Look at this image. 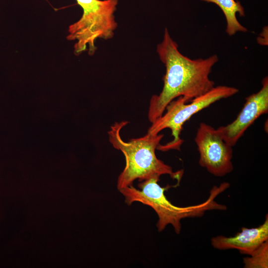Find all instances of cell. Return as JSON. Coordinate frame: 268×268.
<instances>
[{
    "label": "cell",
    "mask_w": 268,
    "mask_h": 268,
    "mask_svg": "<svg viewBox=\"0 0 268 268\" xmlns=\"http://www.w3.org/2000/svg\"><path fill=\"white\" fill-rule=\"evenodd\" d=\"M156 51L166 71L162 91L158 95H153L149 101L148 119L151 123L162 116L168 104L176 98L183 96L190 102L214 87L215 83L209 75L219 60L217 55L195 60L185 56L179 51L178 44L167 28Z\"/></svg>",
    "instance_id": "obj_1"
},
{
    "label": "cell",
    "mask_w": 268,
    "mask_h": 268,
    "mask_svg": "<svg viewBox=\"0 0 268 268\" xmlns=\"http://www.w3.org/2000/svg\"><path fill=\"white\" fill-rule=\"evenodd\" d=\"M128 123L126 121L115 122L108 132L110 142L115 148L121 151L125 158V166L117 180L118 190L133 185L136 179L141 182L162 175H169L180 182L182 171L173 172L170 166L156 156L155 150L164 135L146 134L142 137L125 141L120 132Z\"/></svg>",
    "instance_id": "obj_2"
},
{
    "label": "cell",
    "mask_w": 268,
    "mask_h": 268,
    "mask_svg": "<svg viewBox=\"0 0 268 268\" xmlns=\"http://www.w3.org/2000/svg\"><path fill=\"white\" fill-rule=\"evenodd\" d=\"M159 178L153 177L139 182L138 185L139 190L132 185L119 190L125 197V201L128 205L139 202L154 209L158 217L156 226L159 232L163 231L167 225L171 224L175 232L179 234L182 219L201 217L207 210H225L227 209L226 205L217 203L215 199L229 187L228 183L224 182L218 187L214 186L205 201L194 205L181 207L173 205L167 199L164 192L172 186L167 185L161 187L158 183Z\"/></svg>",
    "instance_id": "obj_3"
},
{
    "label": "cell",
    "mask_w": 268,
    "mask_h": 268,
    "mask_svg": "<svg viewBox=\"0 0 268 268\" xmlns=\"http://www.w3.org/2000/svg\"><path fill=\"white\" fill-rule=\"evenodd\" d=\"M83 9L81 17L69 25V40H75L74 53L79 55L88 50L93 55L97 49L95 43L98 38H112L118 24L114 13L118 0H76Z\"/></svg>",
    "instance_id": "obj_4"
},
{
    "label": "cell",
    "mask_w": 268,
    "mask_h": 268,
    "mask_svg": "<svg viewBox=\"0 0 268 268\" xmlns=\"http://www.w3.org/2000/svg\"><path fill=\"white\" fill-rule=\"evenodd\" d=\"M238 92L237 88L219 85L213 87L190 102H187L183 96H180L168 104L165 110L166 112L151 123L147 134L156 135L165 129H170L173 140L165 145L159 144L157 149L162 151L173 149L180 150L183 142L180 134L184 124L202 109L218 100L231 97Z\"/></svg>",
    "instance_id": "obj_5"
},
{
    "label": "cell",
    "mask_w": 268,
    "mask_h": 268,
    "mask_svg": "<svg viewBox=\"0 0 268 268\" xmlns=\"http://www.w3.org/2000/svg\"><path fill=\"white\" fill-rule=\"evenodd\" d=\"M195 141L201 167L216 177L224 176L232 171V147L224 141L216 129L205 123H200Z\"/></svg>",
    "instance_id": "obj_6"
},
{
    "label": "cell",
    "mask_w": 268,
    "mask_h": 268,
    "mask_svg": "<svg viewBox=\"0 0 268 268\" xmlns=\"http://www.w3.org/2000/svg\"><path fill=\"white\" fill-rule=\"evenodd\" d=\"M262 85L258 92L245 98L242 110L232 122L216 129L224 141L232 147L257 119L268 112V76L263 79Z\"/></svg>",
    "instance_id": "obj_7"
},
{
    "label": "cell",
    "mask_w": 268,
    "mask_h": 268,
    "mask_svg": "<svg viewBox=\"0 0 268 268\" xmlns=\"http://www.w3.org/2000/svg\"><path fill=\"white\" fill-rule=\"evenodd\" d=\"M268 240V215L264 222L255 228L242 227L233 237L219 235L211 239L212 247L219 250L237 249L241 254L251 255L263 243Z\"/></svg>",
    "instance_id": "obj_8"
},
{
    "label": "cell",
    "mask_w": 268,
    "mask_h": 268,
    "mask_svg": "<svg viewBox=\"0 0 268 268\" xmlns=\"http://www.w3.org/2000/svg\"><path fill=\"white\" fill-rule=\"evenodd\" d=\"M207 2H212L218 5L223 11L226 20V32L232 36L237 32H246L247 29L241 24L236 17V13L240 16H244L243 7L239 1L235 0H201Z\"/></svg>",
    "instance_id": "obj_9"
},
{
    "label": "cell",
    "mask_w": 268,
    "mask_h": 268,
    "mask_svg": "<svg viewBox=\"0 0 268 268\" xmlns=\"http://www.w3.org/2000/svg\"><path fill=\"white\" fill-rule=\"evenodd\" d=\"M250 256L244 258L246 268H267L268 267V240L263 243Z\"/></svg>",
    "instance_id": "obj_10"
}]
</instances>
